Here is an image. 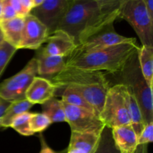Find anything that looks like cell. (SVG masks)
Masks as SVG:
<instances>
[{"label": "cell", "mask_w": 153, "mask_h": 153, "mask_svg": "<svg viewBox=\"0 0 153 153\" xmlns=\"http://www.w3.org/2000/svg\"><path fill=\"white\" fill-rule=\"evenodd\" d=\"M119 13H107L94 0H71L58 30L65 31L76 46L114 23Z\"/></svg>", "instance_id": "1"}, {"label": "cell", "mask_w": 153, "mask_h": 153, "mask_svg": "<svg viewBox=\"0 0 153 153\" xmlns=\"http://www.w3.org/2000/svg\"><path fill=\"white\" fill-rule=\"evenodd\" d=\"M50 81L57 88L68 87L81 94L100 117L106 94L111 88L104 73L66 66Z\"/></svg>", "instance_id": "2"}, {"label": "cell", "mask_w": 153, "mask_h": 153, "mask_svg": "<svg viewBox=\"0 0 153 153\" xmlns=\"http://www.w3.org/2000/svg\"><path fill=\"white\" fill-rule=\"evenodd\" d=\"M138 48L136 41L120 43L66 60V66L93 71L118 73L121 72L128 58Z\"/></svg>", "instance_id": "3"}, {"label": "cell", "mask_w": 153, "mask_h": 153, "mask_svg": "<svg viewBox=\"0 0 153 153\" xmlns=\"http://www.w3.org/2000/svg\"><path fill=\"white\" fill-rule=\"evenodd\" d=\"M137 51L138 49L128 58L121 70L122 84L132 93L137 100L144 123L146 125L153 123L152 88L148 85L142 74Z\"/></svg>", "instance_id": "4"}, {"label": "cell", "mask_w": 153, "mask_h": 153, "mask_svg": "<svg viewBox=\"0 0 153 153\" xmlns=\"http://www.w3.org/2000/svg\"><path fill=\"white\" fill-rule=\"evenodd\" d=\"M118 18L125 19L132 27L142 46H153V19L144 0H126L120 10Z\"/></svg>", "instance_id": "5"}, {"label": "cell", "mask_w": 153, "mask_h": 153, "mask_svg": "<svg viewBox=\"0 0 153 153\" xmlns=\"http://www.w3.org/2000/svg\"><path fill=\"white\" fill-rule=\"evenodd\" d=\"M124 91L125 85L118 84L109 88L106 94L100 119L111 128L130 124Z\"/></svg>", "instance_id": "6"}, {"label": "cell", "mask_w": 153, "mask_h": 153, "mask_svg": "<svg viewBox=\"0 0 153 153\" xmlns=\"http://www.w3.org/2000/svg\"><path fill=\"white\" fill-rule=\"evenodd\" d=\"M36 76L37 63L34 57L21 71L0 84V98L10 102L25 99V92Z\"/></svg>", "instance_id": "7"}, {"label": "cell", "mask_w": 153, "mask_h": 153, "mask_svg": "<svg viewBox=\"0 0 153 153\" xmlns=\"http://www.w3.org/2000/svg\"><path fill=\"white\" fill-rule=\"evenodd\" d=\"M134 41H136L135 38L126 37L117 34L114 28V23H111L100 32L87 39L85 42L76 46L73 52L67 57V60L97 52L120 43Z\"/></svg>", "instance_id": "8"}, {"label": "cell", "mask_w": 153, "mask_h": 153, "mask_svg": "<svg viewBox=\"0 0 153 153\" xmlns=\"http://www.w3.org/2000/svg\"><path fill=\"white\" fill-rule=\"evenodd\" d=\"M62 103L65 112L66 122L68 123L72 131L101 133L105 125L98 115L63 101Z\"/></svg>", "instance_id": "9"}, {"label": "cell", "mask_w": 153, "mask_h": 153, "mask_svg": "<svg viewBox=\"0 0 153 153\" xmlns=\"http://www.w3.org/2000/svg\"><path fill=\"white\" fill-rule=\"evenodd\" d=\"M71 0H44L42 4L33 7L30 14L35 16L47 28L49 34L58 30Z\"/></svg>", "instance_id": "10"}, {"label": "cell", "mask_w": 153, "mask_h": 153, "mask_svg": "<svg viewBox=\"0 0 153 153\" xmlns=\"http://www.w3.org/2000/svg\"><path fill=\"white\" fill-rule=\"evenodd\" d=\"M24 28L19 49H38L49 37L48 29L40 20L31 14L25 16Z\"/></svg>", "instance_id": "11"}, {"label": "cell", "mask_w": 153, "mask_h": 153, "mask_svg": "<svg viewBox=\"0 0 153 153\" xmlns=\"http://www.w3.org/2000/svg\"><path fill=\"white\" fill-rule=\"evenodd\" d=\"M46 43L45 47H40L44 53L64 58L70 55L76 46L71 37L61 30H57L49 35Z\"/></svg>", "instance_id": "12"}, {"label": "cell", "mask_w": 153, "mask_h": 153, "mask_svg": "<svg viewBox=\"0 0 153 153\" xmlns=\"http://www.w3.org/2000/svg\"><path fill=\"white\" fill-rule=\"evenodd\" d=\"M56 85L45 78L36 76L25 92V99L34 104H43L55 97Z\"/></svg>", "instance_id": "13"}, {"label": "cell", "mask_w": 153, "mask_h": 153, "mask_svg": "<svg viewBox=\"0 0 153 153\" xmlns=\"http://www.w3.org/2000/svg\"><path fill=\"white\" fill-rule=\"evenodd\" d=\"M37 63V76L51 80L66 67L64 57L49 55L39 48L35 56Z\"/></svg>", "instance_id": "14"}, {"label": "cell", "mask_w": 153, "mask_h": 153, "mask_svg": "<svg viewBox=\"0 0 153 153\" xmlns=\"http://www.w3.org/2000/svg\"><path fill=\"white\" fill-rule=\"evenodd\" d=\"M100 134L72 131L66 153H94L98 146Z\"/></svg>", "instance_id": "15"}, {"label": "cell", "mask_w": 153, "mask_h": 153, "mask_svg": "<svg viewBox=\"0 0 153 153\" xmlns=\"http://www.w3.org/2000/svg\"><path fill=\"white\" fill-rule=\"evenodd\" d=\"M115 146L120 153H135L138 147V137L131 124L111 128Z\"/></svg>", "instance_id": "16"}, {"label": "cell", "mask_w": 153, "mask_h": 153, "mask_svg": "<svg viewBox=\"0 0 153 153\" xmlns=\"http://www.w3.org/2000/svg\"><path fill=\"white\" fill-rule=\"evenodd\" d=\"M24 18L16 16L13 19L0 21V28L2 31L4 40L17 49L22 38L25 22Z\"/></svg>", "instance_id": "17"}, {"label": "cell", "mask_w": 153, "mask_h": 153, "mask_svg": "<svg viewBox=\"0 0 153 153\" xmlns=\"http://www.w3.org/2000/svg\"><path fill=\"white\" fill-rule=\"evenodd\" d=\"M124 95H125L127 109H128V116H129L130 124L132 126L137 137H139L145 126L141 110L134 96L126 86Z\"/></svg>", "instance_id": "18"}, {"label": "cell", "mask_w": 153, "mask_h": 153, "mask_svg": "<svg viewBox=\"0 0 153 153\" xmlns=\"http://www.w3.org/2000/svg\"><path fill=\"white\" fill-rule=\"evenodd\" d=\"M137 55L142 74L148 85L152 88L153 46H142L139 47Z\"/></svg>", "instance_id": "19"}, {"label": "cell", "mask_w": 153, "mask_h": 153, "mask_svg": "<svg viewBox=\"0 0 153 153\" xmlns=\"http://www.w3.org/2000/svg\"><path fill=\"white\" fill-rule=\"evenodd\" d=\"M58 95L62 98L61 100L63 102L67 103V104L76 106V107L82 108L86 109V110L90 111L98 115L95 109L84 99V97L72 88H68V87L57 88L55 93V97Z\"/></svg>", "instance_id": "20"}, {"label": "cell", "mask_w": 153, "mask_h": 153, "mask_svg": "<svg viewBox=\"0 0 153 153\" xmlns=\"http://www.w3.org/2000/svg\"><path fill=\"white\" fill-rule=\"evenodd\" d=\"M32 106V103L30 102L26 99L11 102L1 119V127H10L12 121L16 116L25 112H28Z\"/></svg>", "instance_id": "21"}, {"label": "cell", "mask_w": 153, "mask_h": 153, "mask_svg": "<svg viewBox=\"0 0 153 153\" xmlns=\"http://www.w3.org/2000/svg\"><path fill=\"white\" fill-rule=\"evenodd\" d=\"M43 114L52 123L66 122V116L61 100L52 97L42 104Z\"/></svg>", "instance_id": "22"}, {"label": "cell", "mask_w": 153, "mask_h": 153, "mask_svg": "<svg viewBox=\"0 0 153 153\" xmlns=\"http://www.w3.org/2000/svg\"><path fill=\"white\" fill-rule=\"evenodd\" d=\"M94 153H120L115 146L111 128L105 126L101 131L98 146Z\"/></svg>", "instance_id": "23"}, {"label": "cell", "mask_w": 153, "mask_h": 153, "mask_svg": "<svg viewBox=\"0 0 153 153\" xmlns=\"http://www.w3.org/2000/svg\"><path fill=\"white\" fill-rule=\"evenodd\" d=\"M31 113L25 112L16 116L13 120L10 127L18 133L24 136H31L34 134L30 128V119Z\"/></svg>", "instance_id": "24"}, {"label": "cell", "mask_w": 153, "mask_h": 153, "mask_svg": "<svg viewBox=\"0 0 153 153\" xmlns=\"http://www.w3.org/2000/svg\"><path fill=\"white\" fill-rule=\"evenodd\" d=\"M52 124L50 120L43 113H31L30 128L33 133L42 132Z\"/></svg>", "instance_id": "25"}, {"label": "cell", "mask_w": 153, "mask_h": 153, "mask_svg": "<svg viewBox=\"0 0 153 153\" xmlns=\"http://www.w3.org/2000/svg\"><path fill=\"white\" fill-rule=\"evenodd\" d=\"M16 50L17 49L9 44L5 40L0 46V76Z\"/></svg>", "instance_id": "26"}, {"label": "cell", "mask_w": 153, "mask_h": 153, "mask_svg": "<svg viewBox=\"0 0 153 153\" xmlns=\"http://www.w3.org/2000/svg\"><path fill=\"white\" fill-rule=\"evenodd\" d=\"M102 10L107 13H120L121 7L126 0H94Z\"/></svg>", "instance_id": "27"}, {"label": "cell", "mask_w": 153, "mask_h": 153, "mask_svg": "<svg viewBox=\"0 0 153 153\" xmlns=\"http://www.w3.org/2000/svg\"><path fill=\"white\" fill-rule=\"evenodd\" d=\"M153 140V123L145 125L140 137H138L137 143L139 146H143L150 143Z\"/></svg>", "instance_id": "28"}, {"label": "cell", "mask_w": 153, "mask_h": 153, "mask_svg": "<svg viewBox=\"0 0 153 153\" xmlns=\"http://www.w3.org/2000/svg\"><path fill=\"white\" fill-rule=\"evenodd\" d=\"M19 16L15 11L14 9L11 7L10 4L5 0H3V8L2 15H1V20H7V19H13V18Z\"/></svg>", "instance_id": "29"}, {"label": "cell", "mask_w": 153, "mask_h": 153, "mask_svg": "<svg viewBox=\"0 0 153 153\" xmlns=\"http://www.w3.org/2000/svg\"><path fill=\"white\" fill-rule=\"evenodd\" d=\"M5 1H7V2L11 5V7L14 9L15 11L16 12V13H17V15L19 16L25 17V16L28 15L26 13H25V10H24L23 7H22V6L21 5L19 0H5Z\"/></svg>", "instance_id": "30"}, {"label": "cell", "mask_w": 153, "mask_h": 153, "mask_svg": "<svg viewBox=\"0 0 153 153\" xmlns=\"http://www.w3.org/2000/svg\"><path fill=\"white\" fill-rule=\"evenodd\" d=\"M40 144H41V149H40V153H58L53 150L51 147H49L42 134H40Z\"/></svg>", "instance_id": "31"}, {"label": "cell", "mask_w": 153, "mask_h": 153, "mask_svg": "<svg viewBox=\"0 0 153 153\" xmlns=\"http://www.w3.org/2000/svg\"><path fill=\"white\" fill-rule=\"evenodd\" d=\"M21 5L23 7L24 10L27 14H29L31 10L34 7V1L33 0H19Z\"/></svg>", "instance_id": "32"}, {"label": "cell", "mask_w": 153, "mask_h": 153, "mask_svg": "<svg viewBox=\"0 0 153 153\" xmlns=\"http://www.w3.org/2000/svg\"><path fill=\"white\" fill-rule=\"evenodd\" d=\"M10 102L7 101V100H4L3 99L0 98V128L1 127V117L4 115V112L7 110V107L10 105Z\"/></svg>", "instance_id": "33"}, {"label": "cell", "mask_w": 153, "mask_h": 153, "mask_svg": "<svg viewBox=\"0 0 153 153\" xmlns=\"http://www.w3.org/2000/svg\"><path fill=\"white\" fill-rule=\"evenodd\" d=\"M144 3L149 15L153 19V0H144Z\"/></svg>", "instance_id": "34"}, {"label": "cell", "mask_w": 153, "mask_h": 153, "mask_svg": "<svg viewBox=\"0 0 153 153\" xmlns=\"http://www.w3.org/2000/svg\"><path fill=\"white\" fill-rule=\"evenodd\" d=\"M43 1L44 0H33V1H34V7L40 5V4H42L43 2Z\"/></svg>", "instance_id": "35"}, {"label": "cell", "mask_w": 153, "mask_h": 153, "mask_svg": "<svg viewBox=\"0 0 153 153\" xmlns=\"http://www.w3.org/2000/svg\"><path fill=\"white\" fill-rule=\"evenodd\" d=\"M4 41V35H3L2 31H1V28H0V46L3 43V42Z\"/></svg>", "instance_id": "36"}, {"label": "cell", "mask_w": 153, "mask_h": 153, "mask_svg": "<svg viewBox=\"0 0 153 153\" xmlns=\"http://www.w3.org/2000/svg\"><path fill=\"white\" fill-rule=\"evenodd\" d=\"M3 8V0H0V21L1 20V15H2Z\"/></svg>", "instance_id": "37"}]
</instances>
